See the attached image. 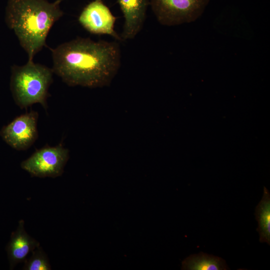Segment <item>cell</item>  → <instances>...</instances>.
<instances>
[{"label":"cell","instance_id":"cell-4","mask_svg":"<svg viewBox=\"0 0 270 270\" xmlns=\"http://www.w3.org/2000/svg\"><path fill=\"white\" fill-rule=\"evenodd\" d=\"M209 0H150V6L162 25L174 26L196 20Z\"/></svg>","mask_w":270,"mask_h":270},{"label":"cell","instance_id":"cell-13","mask_svg":"<svg viewBox=\"0 0 270 270\" xmlns=\"http://www.w3.org/2000/svg\"><path fill=\"white\" fill-rule=\"evenodd\" d=\"M63 0H56L55 2L56 3V4H60V3Z\"/></svg>","mask_w":270,"mask_h":270},{"label":"cell","instance_id":"cell-9","mask_svg":"<svg viewBox=\"0 0 270 270\" xmlns=\"http://www.w3.org/2000/svg\"><path fill=\"white\" fill-rule=\"evenodd\" d=\"M18 224L8 246L10 259L14 266L24 262L28 255L40 246L38 242L26 232L24 220H21Z\"/></svg>","mask_w":270,"mask_h":270},{"label":"cell","instance_id":"cell-1","mask_svg":"<svg viewBox=\"0 0 270 270\" xmlns=\"http://www.w3.org/2000/svg\"><path fill=\"white\" fill-rule=\"evenodd\" d=\"M51 51L54 73L69 86H108L120 66L121 50L116 42L78 38Z\"/></svg>","mask_w":270,"mask_h":270},{"label":"cell","instance_id":"cell-2","mask_svg":"<svg viewBox=\"0 0 270 270\" xmlns=\"http://www.w3.org/2000/svg\"><path fill=\"white\" fill-rule=\"evenodd\" d=\"M59 4L46 0H8L6 20L28 55V61L46 45L53 24L62 16Z\"/></svg>","mask_w":270,"mask_h":270},{"label":"cell","instance_id":"cell-7","mask_svg":"<svg viewBox=\"0 0 270 270\" xmlns=\"http://www.w3.org/2000/svg\"><path fill=\"white\" fill-rule=\"evenodd\" d=\"M116 18L102 0H94L86 5L78 16V22L88 32L98 35H108L122 40L114 30Z\"/></svg>","mask_w":270,"mask_h":270},{"label":"cell","instance_id":"cell-12","mask_svg":"<svg viewBox=\"0 0 270 270\" xmlns=\"http://www.w3.org/2000/svg\"><path fill=\"white\" fill-rule=\"evenodd\" d=\"M23 270H51L48 258L39 246L32 252L31 256L24 262Z\"/></svg>","mask_w":270,"mask_h":270},{"label":"cell","instance_id":"cell-10","mask_svg":"<svg viewBox=\"0 0 270 270\" xmlns=\"http://www.w3.org/2000/svg\"><path fill=\"white\" fill-rule=\"evenodd\" d=\"M182 270H226L230 268L222 258L203 252L194 254L182 262Z\"/></svg>","mask_w":270,"mask_h":270},{"label":"cell","instance_id":"cell-6","mask_svg":"<svg viewBox=\"0 0 270 270\" xmlns=\"http://www.w3.org/2000/svg\"><path fill=\"white\" fill-rule=\"evenodd\" d=\"M37 112L24 114L15 118L3 128L0 135L10 146L18 150H24L30 147L38 136Z\"/></svg>","mask_w":270,"mask_h":270},{"label":"cell","instance_id":"cell-8","mask_svg":"<svg viewBox=\"0 0 270 270\" xmlns=\"http://www.w3.org/2000/svg\"><path fill=\"white\" fill-rule=\"evenodd\" d=\"M150 0H117L124 24L120 36L122 40L134 39L142 30Z\"/></svg>","mask_w":270,"mask_h":270},{"label":"cell","instance_id":"cell-3","mask_svg":"<svg viewBox=\"0 0 270 270\" xmlns=\"http://www.w3.org/2000/svg\"><path fill=\"white\" fill-rule=\"evenodd\" d=\"M10 87L14 98L21 108L34 104L48 108V88L52 82V68L32 61L12 68Z\"/></svg>","mask_w":270,"mask_h":270},{"label":"cell","instance_id":"cell-11","mask_svg":"<svg viewBox=\"0 0 270 270\" xmlns=\"http://www.w3.org/2000/svg\"><path fill=\"white\" fill-rule=\"evenodd\" d=\"M256 218L258 226L256 231L260 234V242L270 245V193L264 186L261 200L256 208Z\"/></svg>","mask_w":270,"mask_h":270},{"label":"cell","instance_id":"cell-5","mask_svg":"<svg viewBox=\"0 0 270 270\" xmlns=\"http://www.w3.org/2000/svg\"><path fill=\"white\" fill-rule=\"evenodd\" d=\"M68 158V150L60 144L36 150L20 166L32 176L54 178L62 174Z\"/></svg>","mask_w":270,"mask_h":270}]
</instances>
